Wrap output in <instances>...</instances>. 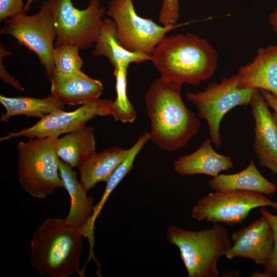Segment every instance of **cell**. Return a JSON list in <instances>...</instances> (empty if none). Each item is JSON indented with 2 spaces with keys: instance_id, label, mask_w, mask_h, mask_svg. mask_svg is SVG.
<instances>
[{
  "instance_id": "obj_1",
  "label": "cell",
  "mask_w": 277,
  "mask_h": 277,
  "mask_svg": "<svg viewBox=\"0 0 277 277\" xmlns=\"http://www.w3.org/2000/svg\"><path fill=\"white\" fill-rule=\"evenodd\" d=\"M182 84L160 76L149 86L144 95L150 121V140L167 152L184 147L198 133V116L185 104Z\"/></svg>"
},
{
  "instance_id": "obj_2",
  "label": "cell",
  "mask_w": 277,
  "mask_h": 277,
  "mask_svg": "<svg viewBox=\"0 0 277 277\" xmlns=\"http://www.w3.org/2000/svg\"><path fill=\"white\" fill-rule=\"evenodd\" d=\"M218 59L217 50L207 40L190 32L166 36L151 55L161 77L193 86L213 76Z\"/></svg>"
},
{
  "instance_id": "obj_3",
  "label": "cell",
  "mask_w": 277,
  "mask_h": 277,
  "mask_svg": "<svg viewBox=\"0 0 277 277\" xmlns=\"http://www.w3.org/2000/svg\"><path fill=\"white\" fill-rule=\"evenodd\" d=\"M82 232L66 219L49 217L35 230L30 241V262L44 277L85 275L80 269Z\"/></svg>"
},
{
  "instance_id": "obj_4",
  "label": "cell",
  "mask_w": 277,
  "mask_h": 277,
  "mask_svg": "<svg viewBox=\"0 0 277 277\" xmlns=\"http://www.w3.org/2000/svg\"><path fill=\"white\" fill-rule=\"evenodd\" d=\"M167 241L176 246L188 277H218L219 260L232 246L226 228L217 223L200 230L172 225L167 230Z\"/></svg>"
},
{
  "instance_id": "obj_5",
  "label": "cell",
  "mask_w": 277,
  "mask_h": 277,
  "mask_svg": "<svg viewBox=\"0 0 277 277\" xmlns=\"http://www.w3.org/2000/svg\"><path fill=\"white\" fill-rule=\"evenodd\" d=\"M58 137H35L17 145V173L23 189L32 196L44 199L64 188L57 154Z\"/></svg>"
},
{
  "instance_id": "obj_6",
  "label": "cell",
  "mask_w": 277,
  "mask_h": 277,
  "mask_svg": "<svg viewBox=\"0 0 277 277\" xmlns=\"http://www.w3.org/2000/svg\"><path fill=\"white\" fill-rule=\"evenodd\" d=\"M236 74L211 83L203 90L188 92L186 98L197 109V115L206 121L210 138L216 147L222 146L221 122L225 115L238 106L249 105L255 89L239 87Z\"/></svg>"
},
{
  "instance_id": "obj_7",
  "label": "cell",
  "mask_w": 277,
  "mask_h": 277,
  "mask_svg": "<svg viewBox=\"0 0 277 277\" xmlns=\"http://www.w3.org/2000/svg\"><path fill=\"white\" fill-rule=\"evenodd\" d=\"M5 21L1 34L12 36L19 44L35 53L49 81L55 72L52 55L56 31L48 1L44 2L34 14L22 13Z\"/></svg>"
},
{
  "instance_id": "obj_8",
  "label": "cell",
  "mask_w": 277,
  "mask_h": 277,
  "mask_svg": "<svg viewBox=\"0 0 277 277\" xmlns=\"http://www.w3.org/2000/svg\"><path fill=\"white\" fill-rule=\"evenodd\" d=\"M56 31L55 46L71 45L85 49L95 44L105 14L98 0H90L84 9L72 0H48Z\"/></svg>"
},
{
  "instance_id": "obj_9",
  "label": "cell",
  "mask_w": 277,
  "mask_h": 277,
  "mask_svg": "<svg viewBox=\"0 0 277 277\" xmlns=\"http://www.w3.org/2000/svg\"><path fill=\"white\" fill-rule=\"evenodd\" d=\"M270 207L277 202L263 194L239 190H215L202 197L193 207L191 217L197 221L234 225L242 223L256 208Z\"/></svg>"
},
{
  "instance_id": "obj_10",
  "label": "cell",
  "mask_w": 277,
  "mask_h": 277,
  "mask_svg": "<svg viewBox=\"0 0 277 277\" xmlns=\"http://www.w3.org/2000/svg\"><path fill=\"white\" fill-rule=\"evenodd\" d=\"M106 14L114 22L119 41L126 49L150 56L168 32L188 24L159 25L139 16L132 0H111Z\"/></svg>"
},
{
  "instance_id": "obj_11",
  "label": "cell",
  "mask_w": 277,
  "mask_h": 277,
  "mask_svg": "<svg viewBox=\"0 0 277 277\" xmlns=\"http://www.w3.org/2000/svg\"><path fill=\"white\" fill-rule=\"evenodd\" d=\"M112 102L111 99L98 98L72 111L63 110L54 112L40 119L30 127L9 133L1 137L0 141H8L22 136L29 139L59 137L86 126L87 122L96 116L111 115Z\"/></svg>"
},
{
  "instance_id": "obj_12",
  "label": "cell",
  "mask_w": 277,
  "mask_h": 277,
  "mask_svg": "<svg viewBox=\"0 0 277 277\" xmlns=\"http://www.w3.org/2000/svg\"><path fill=\"white\" fill-rule=\"evenodd\" d=\"M231 239L232 246L225 255L227 259H247L264 268L268 264L273 251L274 235L264 215L233 232Z\"/></svg>"
},
{
  "instance_id": "obj_13",
  "label": "cell",
  "mask_w": 277,
  "mask_h": 277,
  "mask_svg": "<svg viewBox=\"0 0 277 277\" xmlns=\"http://www.w3.org/2000/svg\"><path fill=\"white\" fill-rule=\"evenodd\" d=\"M249 105L255 122L254 153L261 166L277 173V115L270 111L259 89H254Z\"/></svg>"
},
{
  "instance_id": "obj_14",
  "label": "cell",
  "mask_w": 277,
  "mask_h": 277,
  "mask_svg": "<svg viewBox=\"0 0 277 277\" xmlns=\"http://www.w3.org/2000/svg\"><path fill=\"white\" fill-rule=\"evenodd\" d=\"M69 165L60 159L59 171L64 188L70 197V208L69 213L65 218L83 233L84 237L89 241L90 251L87 262L91 259L96 260L93 253L94 244V235L90 231V221L94 206V199L87 195L80 180L76 172Z\"/></svg>"
},
{
  "instance_id": "obj_15",
  "label": "cell",
  "mask_w": 277,
  "mask_h": 277,
  "mask_svg": "<svg viewBox=\"0 0 277 277\" xmlns=\"http://www.w3.org/2000/svg\"><path fill=\"white\" fill-rule=\"evenodd\" d=\"M236 74L240 88L265 90L277 97V44L258 49Z\"/></svg>"
},
{
  "instance_id": "obj_16",
  "label": "cell",
  "mask_w": 277,
  "mask_h": 277,
  "mask_svg": "<svg viewBox=\"0 0 277 277\" xmlns=\"http://www.w3.org/2000/svg\"><path fill=\"white\" fill-rule=\"evenodd\" d=\"M51 93L69 106H81L100 98L102 82L82 70L69 74L55 72L51 79Z\"/></svg>"
},
{
  "instance_id": "obj_17",
  "label": "cell",
  "mask_w": 277,
  "mask_h": 277,
  "mask_svg": "<svg viewBox=\"0 0 277 277\" xmlns=\"http://www.w3.org/2000/svg\"><path fill=\"white\" fill-rule=\"evenodd\" d=\"M210 138H206L192 153L180 156L173 163L175 172L180 176L206 174L212 177L231 169L234 164L230 157L218 153Z\"/></svg>"
},
{
  "instance_id": "obj_18",
  "label": "cell",
  "mask_w": 277,
  "mask_h": 277,
  "mask_svg": "<svg viewBox=\"0 0 277 277\" xmlns=\"http://www.w3.org/2000/svg\"><path fill=\"white\" fill-rule=\"evenodd\" d=\"M92 54L106 57L114 68H128L132 63L140 64L151 61V56L130 51L118 38L114 22L110 17L103 19Z\"/></svg>"
},
{
  "instance_id": "obj_19",
  "label": "cell",
  "mask_w": 277,
  "mask_h": 277,
  "mask_svg": "<svg viewBox=\"0 0 277 277\" xmlns=\"http://www.w3.org/2000/svg\"><path fill=\"white\" fill-rule=\"evenodd\" d=\"M128 151L118 146H111L95 151L78 168L80 182L88 192L98 183H106Z\"/></svg>"
},
{
  "instance_id": "obj_20",
  "label": "cell",
  "mask_w": 277,
  "mask_h": 277,
  "mask_svg": "<svg viewBox=\"0 0 277 277\" xmlns=\"http://www.w3.org/2000/svg\"><path fill=\"white\" fill-rule=\"evenodd\" d=\"M209 187L215 190H239L273 195L276 186L266 179L257 168L254 161L241 171L229 174H219L208 182Z\"/></svg>"
},
{
  "instance_id": "obj_21",
  "label": "cell",
  "mask_w": 277,
  "mask_h": 277,
  "mask_svg": "<svg viewBox=\"0 0 277 277\" xmlns=\"http://www.w3.org/2000/svg\"><path fill=\"white\" fill-rule=\"evenodd\" d=\"M0 103L6 112L2 115L1 121L8 122L10 117L24 115L27 117L40 119L55 112L65 110V103L57 96L51 93L44 98L28 96L7 97L0 95Z\"/></svg>"
},
{
  "instance_id": "obj_22",
  "label": "cell",
  "mask_w": 277,
  "mask_h": 277,
  "mask_svg": "<svg viewBox=\"0 0 277 277\" xmlns=\"http://www.w3.org/2000/svg\"><path fill=\"white\" fill-rule=\"evenodd\" d=\"M56 148L60 159L78 168L96 151L94 128L85 126L58 137Z\"/></svg>"
},
{
  "instance_id": "obj_23",
  "label": "cell",
  "mask_w": 277,
  "mask_h": 277,
  "mask_svg": "<svg viewBox=\"0 0 277 277\" xmlns=\"http://www.w3.org/2000/svg\"><path fill=\"white\" fill-rule=\"evenodd\" d=\"M149 140V133L146 132L141 135L134 144L128 149L126 156L106 183L105 190L102 198L94 207V212L96 214L100 213L108 196L125 176L133 169L136 157Z\"/></svg>"
},
{
  "instance_id": "obj_24",
  "label": "cell",
  "mask_w": 277,
  "mask_h": 277,
  "mask_svg": "<svg viewBox=\"0 0 277 277\" xmlns=\"http://www.w3.org/2000/svg\"><path fill=\"white\" fill-rule=\"evenodd\" d=\"M127 69L125 67L114 68L113 74L115 79L116 96L111 106V115L115 121L132 123L136 118V112L127 95Z\"/></svg>"
},
{
  "instance_id": "obj_25",
  "label": "cell",
  "mask_w": 277,
  "mask_h": 277,
  "mask_svg": "<svg viewBox=\"0 0 277 277\" xmlns=\"http://www.w3.org/2000/svg\"><path fill=\"white\" fill-rule=\"evenodd\" d=\"M80 49L71 45L55 46L52 55L55 72L69 74L81 70L84 61L79 54Z\"/></svg>"
},
{
  "instance_id": "obj_26",
  "label": "cell",
  "mask_w": 277,
  "mask_h": 277,
  "mask_svg": "<svg viewBox=\"0 0 277 277\" xmlns=\"http://www.w3.org/2000/svg\"><path fill=\"white\" fill-rule=\"evenodd\" d=\"M259 211L268 220L274 235L272 253L268 264L264 267L263 272L267 277H277V215L264 207H261Z\"/></svg>"
},
{
  "instance_id": "obj_27",
  "label": "cell",
  "mask_w": 277,
  "mask_h": 277,
  "mask_svg": "<svg viewBox=\"0 0 277 277\" xmlns=\"http://www.w3.org/2000/svg\"><path fill=\"white\" fill-rule=\"evenodd\" d=\"M23 0H0V21H5L23 12Z\"/></svg>"
},
{
  "instance_id": "obj_28",
  "label": "cell",
  "mask_w": 277,
  "mask_h": 277,
  "mask_svg": "<svg viewBox=\"0 0 277 277\" xmlns=\"http://www.w3.org/2000/svg\"><path fill=\"white\" fill-rule=\"evenodd\" d=\"M11 54V52L6 50L2 43L0 46V77L5 83L8 84L17 90H23L19 81L16 78L10 75L6 70L4 65L3 60Z\"/></svg>"
},
{
  "instance_id": "obj_29",
  "label": "cell",
  "mask_w": 277,
  "mask_h": 277,
  "mask_svg": "<svg viewBox=\"0 0 277 277\" xmlns=\"http://www.w3.org/2000/svg\"><path fill=\"white\" fill-rule=\"evenodd\" d=\"M266 103L277 115V97L269 91L260 90Z\"/></svg>"
},
{
  "instance_id": "obj_30",
  "label": "cell",
  "mask_w": 277,
  "mask_h": 277,
  "mask_svg": "<svg viewBox=\"0 0 277 277\" xmlns=\"http://www.w3.org/2000/svg\"><path fill=\"white\" fill-rule=\"evenodd\" d=\"M268 23L274 32L277 34V8L270 14Z\"/></svg>"
},
{
  "instance_id": "obj_31",
  "label": "cell",
  "mask_w": 277,
  "mask_h": 277,
  "mask_svg": "<svg viewBox=\"0 0 277 277\" xmlns=\"http://www.w3.org/2000/svg\"><path fill=\"white\" fill-rule=\"evenodd\" d=\"M179 1L180 0H162V6L165 8L172 7Z\"/></svg>"
},
{
  "instance_id": "obj_32",
  "label": "cell",
  "mask_w": 277,
  "mask_h": 277,
  "mask_svg": "<svg viewBox=\"0 0 277 277\" xmlns=\"http://www.w3.org/2000/svg\"><path fill=\"white\" fill-rule=\"evenodd\" d=\"M251 277H267V275L263 272H260L257 271H255L252 272L250 275Z\"/></svg>"
},
{
  "instance_id": "obj_33",
  "label": "cell",
  "mask_w": 277,
  "mask_h": 277,
  "mask_svg": "<svg viewBox=\"0 0 277 277\" xmlns=\"http://www.w3.org/2000/svg\"><path fill=\"white\" fill-rule=\"evenodd\" d=\"M37 0H27L26 4L24 5L23 12H26L29 9L31 4L34 1Z\"/></svg>"
},
{
  "instance_id": "obj_34",
  "label": "cell",
  "mask_w": 277,
  "mask_h": 277,
  "mask_svg": "<svg viewBox=\"0 0 277 277\" xmlns=\"http://www.w3.org/2000/svg\"></svg>"
}]
</instances>
